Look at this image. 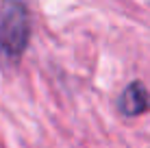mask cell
<instances>
[{"mask_svg": "<svg viewBox=\"0 0 150 148\" xmlns=\"http://www.w3.org/2000/svg\"><path fill=\"white\" fill-rule=\"evenodd\" d=\"M30 15L24 0H0V55L15 65L28 48Z\"/></svg>", "mask_w": 150, "mask_h": 148, "instance_id": "obj_1", "label": "cell"}, {"mask_svg": "<svg viewBox=\"0 0 150 148\" xmlns=\"http://www.w3.org/2000/svg\"><path fill=\"white\" fill-rule=\"evenodd\" d=\"M117 109L126 118H137L150 111V91L146 89V85L142 81H131L117 98Z\"/></svg>", "mask_w": 150, "mask_h": 148, "instance_id": "obj_2", "label": "cell"}]
</instances>
